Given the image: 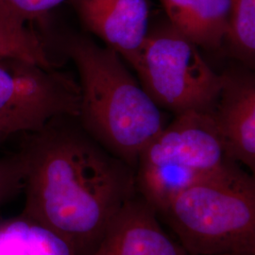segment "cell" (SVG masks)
I'll use <instances>...</instances> for the list:
<instances>
[{
    "label": "cell",
    "instance_id": "cell-1",
    "mask_svg": "<svg viewBox=\"0 0 255 255\" xmlns=\"http://www.w3.org/2000/svg\"><path fill=\"white\" fill-rule=\"evenodd\" d=\"M22 216L88 255L111 219L136 195L134 169L95 141L77 118L52 119L27 133Z\"/></svg>",
    "mask_w": 255,
    "mask_h": 255
},
{
    "label": "cell",
    "instance_id": "cell-2",
    "mask_svg": "<svg viewBox=\"0 0 255 255\" xmlns=\"http://www.w3.org/2000/svg\"><path fill=\"white\" fill-rule=\"evenodd\" d=\"M57 41L80 76V125L135 169L143 149L166 125L163 112L116 51L81 33H64Z\"/></svg>",
    "mask_w": 255,
    "mask_h": 255
},
{
    "label": "cell",
    "instance_id": "cell-3",
    "mask_svg": "<svg viewBox=\"0 0 255 255\" xmlns=\"http://www.w3.org/2000/svg\"><path fill=\"white\" fill-rule=\"evenodd\" d=\"M189 255H255V180L237 162L180 192L160 214Z\"/></svg>",
    "mask_w": 255,
    "mask_h": 255
},
{
    "label": "cell",
    "instance_id": "cell-4",
    "mask_svg": "<svg viewBox=\"0 0 255 255\" xmlns=\"http://www.w3.org/2000/svg\"><path fill=\"white\" fill-rule=\"evenodd\" d=\"M230 162L209 114L178 115L139 156L134 169L136 193L159 215L180 192Z\"/></svg>",
    "mask_w": 255,
    "mask_h": 255
},
{
    "label": "cell",
    "instance_id": "cell-5",
    "mask_svg": "<svg viewBox=\"0 0 255 255\" xmlns=\"http://www.w3.org/2000/svg\"><path fill=\"white\" fill-rule=\"evenodd\" d=\"M133 68L155 104L175 116L210 115L219 100L222 76L204 61L199 46L168 22L148 30Z\"/></svg>",
    "mask_w": 255,
    "mask_h": 255
},
{
    "label": "cell",
    "instance_id": "cell-6",
    "mask_svg": "<svg viewBox=\"0 0 255 255\" xmlns=\"http://www.w3.org/2000/svg\"><path fill=\"white\" fill-rule=\"evenodd\" d=\"M80 86L67 74L0 54V130L31 133L60 117L78 118Z\"/></svg>",
    "mask_w": 255,
    "mask_h": 255
},
{
    "label": "cell",
    "instance_id": "cell-7",
    "mask_svg": "<svg viewBox=\"0 0 255 255\" xmlns=\"http://www.w3.org/2000/svg\"><path fill=\"white\" fill-rule=\"evenodd\" d=\"M222 76L219 100L210 114L229 157L255 171V78L246 68Z\"/></svg>",
    "mask_w": 255,
    "mask_h": 255
},
{
    "label": "cell",
    "instance_id": "cell-8",
    "mask_svg": "<svg viewBox=\"0 0 255 255\" xmlns=\"http://www.w3.org/2000/svg\"><path fill=\"white\" fill-rule=\"evenodd\" d=\"M84 28L134 67L148 34L147 0H68Z\"/></svg>",
    "mask_w": 255,
    "mask_h": 255
},
{
    "label": "cell",
    "instance_id": "cell-9",
    "mask_svg": "<svg viewBox=\"0 0 255 255\" xmlns=\"http://www.w3.org/2000/svg\"><path fill=\"white\" fill-rule=\"evenodd\" d=\"M88 255H189L168 236L159 215L138 194L111 219L97 246Z\"/></svg>",
    "mask_w": 255,
    "mask_h": 255
},
{
    "label": "cell",
    "instance_id": "cell-10",
    "mask_svg": "<svg viewBox=\"0 0 255 255\" xmlns=\"http://www.w3.org/2000/svg\"><path fill=\"white\" fill-rule=\"evenodd\" d=\"M168 23L199 47L218 50L226 41L230 0H160Z\"/></svg>",
    "mask_w": 255,
    "mask_h": 255
},
{
    "label": "cell",
    "instance_id": "cell-11",
    "mask_svg": "<svg viewBox=\"0 0 255 255\" xmlns=\"http://www.w3.org/2000/svg\"><path fill=\"white\" fill-rule=\"evenodd\" d=\"M0 255H76L52 231L22 216L0 222Z\"/></svg>",
    "mask_w": 255,
    "mask_h": 255
},
{
    "label": "cell",
    "instance_id": "cell-12",
    "mask_svg": "<svg viewBox=\"0 0 255 255\" xmlns=\"http://www.w3.org/2000/svg\"><path fill=\"white\" fill-rule=\"evenodd\" d=\"M0 54L21 58L47 68L55 67L42 36L4 0H0Z\"/></svg>",
    "mask_w": 255,
    "mask_h": 255
},
{
    "label": "cell",
    "instance_id": "cell-13",
    "mask_svg": "<svg viewBox=\"0 0 255 255\" xmlns=\"http://www.w3.org/2000/svg\"><path fill=\"white\" fill-rule=\"evenodd\" d=\"M231 15L226 41L232 55L254 67L255 60V0H230Z\"/></svg>",
    "mask_w": 255,
    "mask_h": 255
},
{
    "label": "cell",
    "instance_id": "cell-14",
    "mask_svg": "<svg viewBox=\"0 0 255 255\" xmlns=\"http://www.w3.org/2000/svg\"><path fill=\"white\" fill-rule=\"evenodd\" d=\"M26 166L18 154L0 158V204L24 189Z\"/></svg>",
    "mask_w": 255,
    "mask_h": 255
},
{
    "label": "cell",
    "instance_id": "cell-15",
    "mask_svg": "<svg viewBox=\"0 0 255 255\" xmlns=\"http://www.w3.org/2000/svg\"><path fill=\"white\" fill-rule=\"evenodd\" d=\"M25 21H42L46 15L68 0H4Z\"/></svg>",
    "mask_w": 255,
    "mask_h": 255
},
{
    "label": "cell",
    "instance_id": "cell-16",
    "mask_svg": "<svg viewBox=\"0 0 255 255\" xmlns=\"http://www.w3.org/2000/svg\"><path fill=\"white\" fill-rule=\"evenodd\" d=\"M6 138H7V136H6V135H5V134L0 130V144H1V143H2V141H3L4 139H6Z\"/></svg>",
    "mask_w": 255,
    "mask_h": 255
}]
</instances>
